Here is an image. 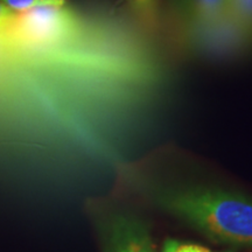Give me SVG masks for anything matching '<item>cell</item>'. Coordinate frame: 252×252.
<instances>
[{"label": "cell", "instance_id": "obj_1", "mask_svg": "<svg viewBox=\"0 0 252 252\" xmlns=\"http://www.w3.org/2000/svg\"><path fill=\"white\" fill-rule=\"evenodd\" d=\"M151 203L216 243L252 247V198L193 186L139 184Z\"/></svg>", "mask_w": 252, "mask_h": 252}, {"label": "cell", "instance_id": "obj_2", "mask_svg": "<svg viewBox=\"0 0 252 252\" xmlns=\"http://www.w3.org/2000/svg\"><path fill=\"white\" fill-rule=\"evenodd\" d=\"M102 252H156L149 225L122 210L94 213Z\"/></svg>", "mask_w": 252, "mask_h": 252}, {"label": "cell", "instance_id": "obj_3", "mask_svg": "<svg viewBox=\"0 0 252 252\" xmlns=\"http://www.w3.org/2000/svg\"><path fill=\"white\" fill-rule=\"evenodd\" d=\"M7 25L19 40L46 45L67 35L74 26V18L65 5H41L17 14Z\"/></svg>", "mask_w": 252, "mask_h": 252}, {"label": "cell", "instance_id": "obj_4", "mask_svg": "<svg viewBox=\"0 0 252 252\" xmlns=\"http://www.w3.org/2000/svg\"><path fill=\"white\" fill-rule=\"evenodd\" d=\"M228 0H194L190 13L197 23H212L224 17Z\"/></svg>", "mask_w": 252, "mask_h": 252}, {"label": "cell", "instance_id": "obj_5", "mask_svg": "<svg viewBox=\"0 0 252 252\" xmlns=\"http://www.w3.org/2000/svg\"><path fill=\"white\" fill-rule=\"evenodd\" d=\"M225 14L235 23L252 32V0H228Z\"/></svg>", "mask_w": 252, "mask_h": 252}, {"label": "cell", "instance_id": "obj_6", "mask_svg": "<svg viewBox=\"0 0 252 252\" xmlns=\"http://www.w3.org/2000/svg\"><path fill=\"white\" fill-rule=\"evenodd\" d=\"M15 13H23L41 5H64L65 0H0Z\"/></svg>", "mask_w": 252, "mask_h": 252}, {"label": "cell", "instance_id": "obj_7", "mask_svg": "<svg viewBox=\"0 0 252 252\" xmlns=\"http://www.w3.org/2000/svg\"><path fill=\"white\" fill-rule=\"evenodd\" d=\"M132 7L141 12V13H151L154 11L158 0H127Z\"/></svg>", "mask_w": 252, "mask_h": 252}, {"label": "cell", "instance_id": "obj_8", "mask_svg": "<svg viewBox=\"0 0 252 252\" xmlns=\"http://www.w3.org/2000/svg\"><path fill=\"white\" fill-rule=\"evenodd\" d=\"M17 17V13L9 9L4 2L0 1V25H7Z\"/></svg>", "mask_w": 252, "mask_h": 252}, {"label": "cell", "instance_id": "obj_9", "mask_svg": "<svg viewBox=\"0 0 252 252\" xmlns=\"http://www.w3.org/2000/svg\"><path fill=\"white\" fill-rule=\"evenodd\" d=\"M175 252H212L208 249L196 244H179Z\"/></svg>", "mask_w": 252, "mask_h": 252}, {"label": "cell", "instance_id": "obj_10", "mask_svg": "<svg viewBox=\"0 0 252 252\" xmlns=\"http://www.w3.org/2000/svg\"><path fill=\"white\" fill-rule=\"evenodd\" d=\"M179 244L180 243L178 241H175V239H167V241H165V243H163L161 252H175Z\"/></svg>", "mask_w": 252, "mask_h": 252}, {"label": "cell", "instance_id": "obj_11", "mask_svg": "<svg viewBox=\"0 0 252 252\" xmlns=\"http://www.w3.org/2000/svg\"><path fill=\"white\" fill-rule=\"evenodd\" d=\"M175 6H178L180 9H186V11H190L191 5H193L194 0H171Z\"/></svg>", "mask_w": 252, "mask_h": 252}]
</instances>
